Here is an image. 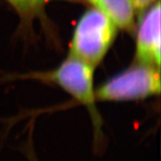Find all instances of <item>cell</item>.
<instances>
[{
    "label": "cell",
    "mask_w": 161,
    "mask_h": 161,
    "mask_svg": "<svg viewBox=\"0 0 161 161\" xmlns=\"http://www.w3.org/2000/svg\"><path fill=\"white\" fill-rule=\"evenodd\" d=\"M118 27L99 9L92 7L82 13L75 25L69 54L96 68L114 43Z\"/></svg>",
    "instance_id": "7a4b0ae2"
},
{
    "label": "cell",
    "mask_w": 161,
    "mask_h": 161,
    "mask_svg": "<svg viewBox=\"0 0 161 161\" xmlns=\"http://www.w3.org/2000/svg\"><path fill=\"white\" fill-rule=\"evenodd\" d=\"M95 68L68 55L56 68L48 71L17 74L13 79L34 80L59 86L70 94L89 113L96 140L102 136V119L97 108L96 86L94 84Z\"/></svg>",
    "instance_id": "6da1fadb"
},
{
    "label": "cell",
    "mask_w": 161,
    "mask_h": 161,
    "mask_svg": "<svg viewBox=\"0 0 161 161\" xmlns=\"http://www.w3.org/2000/svg\"><path fill=\"white\" fill-rule=\"evenodd\" d=\"M157 1L158 0H131L136 13L140 15Z\"/></svg>",
    "instance_id": "52a82bcc"
},
{
    "label": "cell",
    "mask_w": 161,
    "mask_h": 161,
    "mask_svg": "<svg viewBox=\"0 0 161 161\" xmlns=\"http://www.w3.org/2000/svg\"><path fill=\"white\" fill-rule=\"evenodd\" d=\"M13 7L20 17V29L32 31L35 21L38 20L45 29L52 30L50 21L45 13L47 0H6Z\"/></svg>",
    "instance_id": "8992f818"
},
{
    "label": "cell",
    "mask_w": 161,
    "mask_h": 161,
    "mask_svg": "<svg viewBox=\"0 0 161 161\" xmlns=\"http://www.w3.org/2000/svg\"><path fill=\"white\" fill-rule=\"evenodd\" d=\"M135 63L159 68L160 2L158 0L140 15L135 29Z\"/></svg>",
    "instance_id": "277c9868"
},
{
    "label": "cell",
    "mask_w": 161,
    "mask_h": 161,
    "mask_svg": "<svg viewBox=\"0 0 161 161\" xmlns=\"http://www.w3.org/2000/svg\"><path fill=\"white\" fill-rule=\"evenodd\" d=\"M67 1H86V0H67Z\"/></svg>",
    "instance_id": "ba28073f"
},
{
    "label": "cell",
    "mask_w": 161,
    "mask_h": 161,
    "mask_svg": "<svg viewBox=\"0 0 161 161\" xmlns=\"http://www.w3.org/2000/svg\"><path fill=\"white\" fill-rule=\"evenodd\" d=\"M159 93V68L135 62L96 88L97 101H134Z\"/></svg>",
    "instance_id": "3957f363"
},
{
    "label": "cell",
    "mask_w": 161,
    "mask_h": 161,
    "mask_svg": "<svg viewBox=\"0 0 161 161\" xmlns=\"http://www.w3.org/2000/svg\"><path fill=\"white\" fill-rule=\"evenodd\" d=\"M103 13L119 30L133 34L136 29V10L131 0H86Z\"/></svg>",
    "instance_id": "5b68a950"
}]
</instances>
